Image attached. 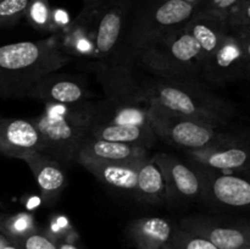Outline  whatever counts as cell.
<instances>
[{
  "label": "cell",
  "mask_w": 250,
  "mask_h": 249,
  "mask_svg": "<svg viewBox=\"0 0 250 249\" xmlns=\"http://www.w3.org/2000/svg\"><path fill=\"white\" fill-rule=\"evenodd\" d=\"M142 88L148 103L211 126H232L238 115L236 105L197 83L194 78L154 75L142 81Z\"/></svg>",
  "instance_id": "1"
},
{
  "label": "cell",
  "mask_w": 250,
  "mask_h": 249,
  "mask_svg": "<svg viewBox=\"0 0 250 249\" xmlns=\"http://www.w3.org/2000/svg\"><path fill=\"white\" fill-rule=\"evenodd\" d=\"M71 61L58 38L0 46V98H23L39 80Z\"/></svg>",
  "instance_id": "2"
},
{
  "label": "cell",
  "mask_w": 250,
  "mask_h": 249,
  "mask_svg": "<svg viewBox=\"0 0 250 249\" xmlns=\"http://www.w3.org/2000/svg\"><path fill=\"white\" fill-rule=\"evenodd\" d=\"M197 7L183 0H141L134 2L115 63L128 65L156 38L183 27Z\"/></svg>",
  "instance_id": "3"
},
{
  "label": "cell",
  "mask_w": 250,
  "mask_h": 249,
  "mask_svg": "<svg viewBox=\"0 0 250 249\" xmlns=\"http://www.w3.org/2000/svg\"><path fill=\"white\" fill-rule=\"evenodd\" d=\"M88 137L149 149L156 141L149 121V103L107 97L90 102Z\"/></svg>",
  "instance_id": "4"
},
{
  "label": "cell",
  "mask_w": 250,
  "mask_h": 249,
  "mask_svg": "<svg viewBox=\"0 0 250 249\" xmlns=\"http://www.w3.org/2000/svg\"><path fill=\"white\" fill-rule=\"evenodd\" d=\"M90 102L72 105L45 104L34 117L42 139V153L60 164L76 161L89 131Z\"/></svg>",
  "instance_id": "5"
},
{
  "label": "cell",
  "mask_w": 250,
  "mask_h": 249,
  "mask_svg": "<svg viewBox=\"0 0 250 249\" xmlns=\"http://www.w3.org/2000/svg\"><path fill=\"white\" fill-rule=\"evenodd\" d=\"M136 61L155 76L194 78L200 76L203 55L195 39L183 26L149 43Z\"/></svg>",
  "instance_id": "6"
},
{
  "label": "cell",
  "mask_w": 250,
  "mask_h": 249,
  "mask_svg": "<svg viewBox=\"0 0 250 249\" xmlns=\"http://www.w3.org/2000/svg\"><path fill=\"white\" fill-rule=\"evenodd\" d=\"M149 121L156 138L168 145L189 150L207 148L217 142L232 138L246 132V129L216 127L175 114L154 103H149Z\"/></svg>",
  "instance_id": "7"
},
{
  "label": "cell",
  "mask_w": 250,
  "mask_h": 249,
  "mask_svg": "<svg viewBox=\"0 0 250 249\" xmlns=\"http://www.w3.org/2000/svg\"><path fill=\"white\" fill-rule=\"evenodd\" d=\"M134 0H107L93 12V42L102 63H115Z\"/></svg>",
  "instance_id": "8"
},
{
  "label": "cell",
  "mask_w": 250,
  "mask_h": 249,
  "mask_svg": "<svg viewBox=\"0 0 250 249\" xmlns=\"http://www.w3.org/2000/svg\"><path fill=\"white\" fill-rule=\"evenodd\" d=\"M193 167L202 180L200 199L215 209L250 214V171L214 172Z\"/></svg>",
  "instance_id": "9"
},
{
  "label": "cell",
  "mask_w": 250,
  "mask_h": 249,
  "mask_svg": "<svg viewBox=\"0 0 250 249\" xmlns=\"http://www.w3.org/2000/svg\"><path fill=\"white\" fill-rule=\"evenodd\" d=\"M180 227L208 239L219 249H236L250 244L249 216H188L181 220Z\"/></svg>",
  "instance_id": "10"
},
{
  "label": "cell",
  "mask_w": 250,
  "mask_h": 249,
  "mask_svg": "<svg viewBox=\"0 0 250 249\" xmlns=\"http://www.w3.org/2000/svg\"><path fill=\"white\" fill-rule=\"evenodd\" d=\"M190 164L214 172L250 171V132L217 142L207 148L187 151Z\"/></svg>",
  "instance_id": "11"
},
{
  "label": "cell",
  "mask_w": 250,
  "mask_h": 249,
  "mask_svg": "<svg viewBox=\"0 0 250 249\" xmlns=\"http://www.w3.org/2000/svg\"><path fill=\"white\" fill-rule=\"evenodd\" d=\"M247 63L241 41L229 31L216 50L204 60L200 77L219 85L234 82L244 77Z\"/></svg>",
  "instance_id": "12"
},
{
  "label": "cell",
  "mask_w": 250,
  "mask_h": 249,
  "mask_svg": "<svg viewBox=\"0 0 250 249\" xmlns=\"http://www.w3.org/2000/svg\"><path fill=\"white\" fill-rule=\"evenodd\" d=\"M153 159L165 181L166 200L183 204L200 198L202 180L192 165H186L180 159L167 153H156Z\"/></svg>",
  "instance_id": "13"
},
{
  "label": "cell",
  "mask_w": 250,
  "mask_h": 249,
  "mask_svg": "<svg viewBox=\"0 0 250 249\" xmlns=\"http://www.w3.org/2000/svg\"><path fill=\"white\" fill-rule=\"evenodd\" d=\"M27 97L39 100L44 105H72L87 102L92 95L82 78L53 72L39 80L29 89Z\"/></svg>",
  "instance_id": "14"
},
{
  "label": "cell",
  "mask_w": 250,
  "mask_h": 249,
  "mask_svg": "<svg viewBox=\"0 0 250 249\" xmlns=\"http://www.w3.org/2000/svg\"><path fill=\"white\" fill-rule=\"evenodd\" d=\"M143 161L105 160L82 151H80L76 158V163L93 173L100 182L132 194L136 189L137 175Z\"/></svg>",
  "instance_id": "15"
},
{
  "label": "cell",
  "mask_w": 250,
  "mask_h": 249,
  "mask_svg": "<svg viewBox=\"0 0 250 249\" xmlns=\"http://www.w3.org/2000/svg\"><path fill=\"white\" fill-rule=\"evenodd\" d=\"M42 151L39 129L33 119H0V155L22 159Z\"/></svg>",
  "instance_id": "16"
},
{
  "label": "cell",
  "mask_w": 250,
  "mask_h": 249,
  "mask_svg": "<svg viewBox=\"0 0 250 249\" xmlns=\"http://www.w3.org/2000/svg\"><path fill=\"white\" fill-rule=\"evenodd\" d=\"M21 160L27 164L33 173L44 203L49 205L55 204L67 185L60 163L42 151H32L24 155Z\"/></svg>",
  "instance_id": "17"
},
{
  "label": "cell",
  "mask_w": 250,
  "mask_h": 249,
  "mask_svg": "<svg viewBox=\"0 0 250 249\" xmlns=\"http://www.w3.org/2000/svg\"><path fill=\"white\" fill-rule=\"evenodd\" d=\"M97 7H83L81 14L71 22L61 38H58L59 44L67 55L78 58L97 59L94 42H93V12Z\"/></svg>",
  "instance_id": "18"
},
{
  "label": "cell",
  "mask_w": 250,
  "mask_h": 249,
  "mask_svg": "<svg viewBox=\"0 0 250 249\" xmlns=\"http://www.w3.org/2000/svg\"><path fill=\"white\" fill-rule=\"evenodd\" d=\"M185 29L195 39L203 55V62L221 44L229 29L226 20L209 12L195 11L185 24ZM203 65V63H202Z\"/></svg>",
  "instance_id": "19"
},
{
  "label": "cell",
  "mask_w": 250,
  "mask_h": 249,
  "mask_svg": "<svg viewBox=\"0 0 250 249\" xmlns=\"http://www.w3.org/2000/svg\"><path fill=\"white\" fill-rule=\"evenodd\" d=\"M176 227L163 217H141L127 227V236L138 249H164Z\"/></svg>",
  "instance_id": "20"
},
{
  "label": "cell",
  "mask_w": 250,
  "mask_h": 249,
  "mask_svg": "<svg viewBox=\"0 0 250 249\" xmlns=\"http://www.w3.org/2000/svg\"><path fill=\"white\" fill-rule=\"evenodd\" d=\"M80 151L111 161H143L149 158V149L146 146L104 141L92 137L85 138Z\"/></svg>",
  "instance_id": "21"
},
{
  "label": "cell",
  "mask_w": 250,
  "mask_h": 249,
  "mask_svg": "<svg viewBox=\"0 0 250 249\" xmlns=\"http://www.w3.org/2000/svg\"><path fill=\"white\" fill-rule=\"evenodd\" d=\"M133 197L146 204H159L166 200L165 181L153 156H149L139 166Z\"/></svg>",
  "instance_id": "22"
},
{
  "label": "cell",
  "mask_w": 250,
  "mask_h": 249,
  "mask_svg": "<svg viewBox=\"0 0 250 249\" xmlns=\"http://www.w3.org/2000/svg\"><path fill=\"white\" fill-rule=\"evenodd\" d=\"M37 231L34 217L28 211H19L15 214L0 211V234L7 241L19 244L24 237Z\"/></svg>",
  "instance_id": "23"
},
{
  "label": "cell",
  "mask_w": 250,
  "mask_h": 249,
  "mask_svg": "<svg viewBox=\"0 0 250 249\" xmlns=\"http://www.w3.org/2000/svg\"><path fill=\"white\" fill-rule=\"evenodd\" d=\"M24 19L34 29L44 33H56L59 31L54 21V10L49 0H28Z\"/></svg>",
  "instance_id": "24"
},
{
  "label": "cell",
  "mask_w": 250,
  "mask_h": 249,
  "mask_svg": "<svg viewBox=\"0 0 250 249\" xmlns=\"http://www.w3.org/2000/svg\"><path fill=\"white\" fill-rule=\"evenodd\" d=\"M164 249H219L211 242L198 234L176 227L172 237Z\"/></svg>",
  "instance_id": "25"
},
{
  "label": "cell",
  "mask_w": 250,
  "mask_h": 249,
  "mask_svg": "<svg viewBox=\"0 0 250 249\" xmlns=\"http://www.w3.org/2000/svg\"><path fill=\"white\" fill-rule=\"evenodd\" d=\"M28 0H0V29L19 23L24 17Z\"/></svg>",
  "instance_id": "26"
},
{
  "label": "cell",
  "mask_w": 250,
  "mask_h": 249,
  "mask_svg": "<svg viewBox=\"0 0 250 249\" xmlns=\"http://www.w3.org/2000/svg\"><path fill=\"white\" fill-rule=\"evenodd\" d=\"M229 29L233 33L250 29V1H239L226 16Z\"/></svg>",
  "instance_id": "27"
},
{
  "label": "cell",
  "mask_w": 250,
  "mask_h": 249,
  "mask_svg": "<svg viewBox=\"0 0 250 249\" xmlns=\"http://www.w3.org/2000/svg\"><path fill=\"white\" fill-rule=\"evenodd\" d=\"M17 246L21 249H58L56 244L45 232H36L24 237Z\"/></svg>",
  "instance_id": "28"
},
{
  "label": "cell",
  "mask_w": 250,
  "mask_h": 249,
  "mask_svg": "<svg viewBox=\"0 0 250 249\" xmlns=\"http://www.w3.org/2000/svg\"><path fill=\"white\" fill-rule=\"evenodd\" d=\"M241 0H203L202 4L198 6L195 11L209 12V14L217 15L226 20L227 14L229 10L234 6Z\"/></svg>",
  "instance_id": "29"
},
{
  "label": "cell",
  "mask_w": 250,
  "mask_h": 249,
  "mask_svg": "<svg viewBox=\"0 0 250 249\" xmlns=\"http://www.w3.org/2000/svg\"><path fill=\"white\" fill-rule=\"evenodd\" d=\"M233 33V32H232ZM236 34L238 37V39L241 41L242 46H243L244 54H246L247 61L250 62V29L248 31H243V32H237Z\"/></svg>",
  "instance_id": "30"
},
{
  "label": "cell",
  "mask_w": 250,
  "mask_h": 249,
  "mask_svg": "<svg viewBox=\"0 0 250 249\" xmlns=\"http://www.w3.org/2000/svg\"><path fill=\"white\" fill-rule=\"evenodd\" d=\"M58 249H80L75 241H67V239H58L54 241Z\"/></svg>",
  "instance_id": "31"
},
{
  "label": "cell",
  "mask_w": 250,
  "mask_h": 249,
  "mask_svg": "<svg viewBox=\"0 0 250 249\" xmlns=\"http://www.w3.org/2000/svg\"><path fill=\"white\" fill-rule=\"evenodd\" d=\"M83 1H84L85 7H98L106 2L107 0H83Z\"/></svg>",
  "instance_id": "32"
},
{
  "label": "cell",
  "mask_w": 250,
  "mask_h": 249,
  "mask_svg": "<svg viewBox=\"0 0 250 249\" xmlns=\"http://www.w3.org/2000/svg\"><path fill=\"white\" fill-rule=\"evenodd\" d=\"M1 249H21L16 243H12V242L7 241L4 246L1 247Z\"/></svg>",
  "instance_id": "33"
},
{
  "label": "cell",
  "mask_w": 250,
  "mask_h": 249,
  "mask_svg": "<svg viewBox=\"0 0 250 249\" xmlns=\"http://www.w3.org/2000/svg\"><path fill=\"white\" fill-rule=\"evenodd\" d=\"M244 80H248L250 82V62L247 63L246 71H244Z\"/></svg>",
  "instance_id": "34"
},
{
  "label": "cell",
  "mask_w": 250,
  "mask_h": 249,
  "mask_svg": "<svg viewBox=\"0 0 250 249\" xmlns=\"http://www.w3.org/2000/svg\"><path fill=\"white\" fill-rule=\"evenodd\" d=\"M183 1L188 2V4H190V5H194V6L198 9V6H199V5L202 4L203 0H183Z\"/></svg>",
  "instance_id": "35"
},
{
  "label": "cell",
  "mask_w": 250,
  "mask_h": 249,
  "mask_svg": "<svg viewBox=\"0 0 250 249\" xmlns=\"http://www.w3.org/2000/svg\"><path fill=\"white\" fill-rule=\"evenodd\" d=\"M6 242H7V239L5 238L4 236H1V234H0V249H1V247L4 246V244L6 243Z\"/></svg>",
  "instance_id": "36"
},
{
  "label": "cell",
  "mask_w": 250,
  "mask_h": 249,
  "mask_svg": "<svg viewBox=\"0 0 250 249\" xmlns=\"http://www.w3.org/2000/svg\"><path fill=\"white\" fill-rule=\"evenodd\" d=\"M236 249H250V244H249V246H244V247H239V248H236Z\"/></svg>",
  "instance_id": "37"
},
{
  "label": "cell",
  "mask_w": 250,
  "mask_h": 249,
  "mask_svg": "<svg viewBox=\"0 0 250 249\" xmlns=\"http://www.w3.org/2000/svg\"><path fill=\"white\" fill-rule=\"evenodd\" d=\"M241 1H250V0H241Z\"/></svg>",
  "instance_id": "38"
},
{
  "label": "cell",
  "mask_w": 250,
  "mask_h": 249,
  "mask_svg": "<svg viewBox=\"0 0 250 249\" xmlns=\"http://www.w3.org/2000/svg\"><path fill=\"white\" fill-rule=\"evenodd\" d=\"M0 119H1V117H0Z\"/></svg>",
  "instance_id": "39"
}]
</instances>
